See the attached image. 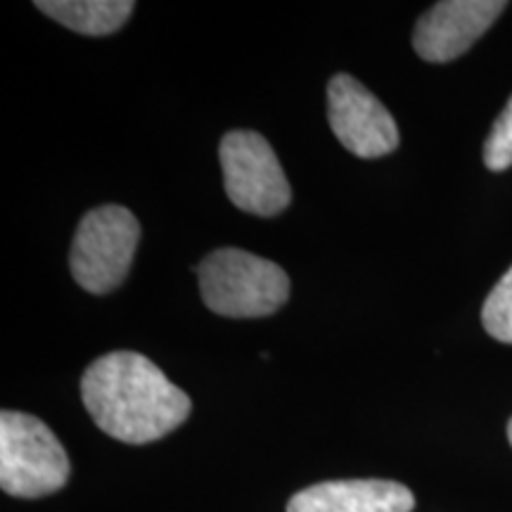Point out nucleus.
Returning <instances> with one entry per match:
<instances>
[{
    "instance_id": "f257e3e1",
    "label": "nucleus",
    "mask_w": 512,
    "mask_h": 512,
    "mask_svg": "<svg viewBox=\"0 0 512 512\" xmlns=\"http://www.w3.org/2000/svg\"><path fill=\"white\" fill-rule=\"evenodd\" d=\"M81 399L95 425L124 444H150L181 427L190 396L136 351L100 356L81 377Z\"/></svg>"
},
{
    "instance_id": "f03ea898",
    "label": "nucleus",
    "mask_w": 512,
    "mask_h": 512,
    "mask_svg": "<svg viewBox=\"0 0 512 512\" xmlns=\"http://www.w3.org/2000/svg\"><path fill=\"white\" fill-rule=\"evenodd\" d=\"M197 280L204 304L226 318H266L290 299L283 268L245 249L223 247L207 254Z\"/></svg>"
},
{
    "instance_id": "7ed1b4c3",
    "label": "nucleus",
    "mask_w": 512,
    "mask_h": 512,
    "mask_svg": "<svg viewBox=\"0 0 512 512\" xmlns=\"http://www.w3.org/2000/svg\"><path fill=\"white\" fill-rule=\"evenodd\" d=\"M69 479V458L60 439L36 415L0 413V486L15 498H43Z\"/></svg>"
},
{
    "instance_id": "20e7f679",
    "label": "nucleus",
    "mask_w": 512,
    "mask_h": 512,
    "mask_svg": "<svg viewBox=\"0 0 512 512\" xmlns=\"http://www.w3.org/2000/svg\"><path fill=\"white\" fill-rule=\"evenodd\" d=\"M140 242V223L119 204L91 209L76 228L69 266L74 280L91 294H110L131 271Z\"/></svg>"
},
{
    "instance_id": "39448f33",
    "label": "nucleus",
    "mask_w": 512,
    "mask_h": 512,
    "mask_svg": "<svg viewBox=\"0 0 512 512\" xmlns=\"http://www.w3.org/2000/svg\"><path fill=\"white\" fill-rule=\"evenodd\" d=\"M228 200L247 214L271 219L292 202L287 176L268 140L256 131H230L219 147Z\"/></svg>"
},
{
    "instance_id": "423d86ee",
    "label": "nucleus",
    "mask_w": 512,
    "mask_h": 512,
    "mask_svg": "<svg viewBox=\"0 0 512 512\" xmlns=\"http://www.w3.org/2000/svg\"><path fill=\"white\" fill-rule=\"evenodd\" d=\"M328 121L339 143L358 159L387 157L399 147L394 117L351 74H337L328 83Z\"/></svg>"
},
{
    "instance_id": "0eeeda50",
    "label": "nucleus",
    "mask_w": 512,
    "mask_h": 512,
    "mask_svg": "<svg viewBox=\"0 0 512 512\" xmlns=\"http://www.w3.org/2000/svg\"><path fill=\"white\" fill-rule=\"evenodd\" d=\"M508 8L503 0H444L418 19L413 48L425 62H451L467 53Z\"/></svg>"
},
{
    "instance_id": "6e6552de",
    "label": "nucleus",
    "mask_w": 512,
    "mask_h": 512,
    "mask_svg": "<svg viewBox=\"0 0 512 512\" xmlns=\"http://www.w3.org/2000/svg\"><path fill=\"white\" fill-rule=\"evenodd\" d=\"M413 508L411 489L387 479L320 482L306 486L287 503V512H413Z\"/></svg>"
},
{
    "instance_id": "1a4fd4ad",
    "label": "nucleus",
    "mask_w": 512,
    "mask_h": 512,
    "mask_svg": "<svg viewBox=\"0 0 512 512\" xmlns=\"http://www.w3.org/2000/svg\"><path fill=\"white\" fill-rule=\"evenodd\" d=\"M36 8L83 36H110L136 10L131 0H36Z\"/></svg>"
},
{
    "instance_id": "9d476101",
    "label": "nucleus",
    "mask_w": 512,
    "mask_h": 512,
    "mask_svg": "<svg viewBox=\"0 0 512 512\" xmlns=\"http://www.w3.org/2000/svg\"><path fill=\"white\" fill-rule=\"evenodd\" d=\"M482 323L484 330L498 342L512 344V266L486 297L482 306Z\"/></svg>"
},
{
    "instance_id": "9b49d317",
    "label": "nucleus",
    "mask_w": 512,
    "mask_h": 512,
    "mask_svg": "<svg viewBox=\"0 0 512 512\" xmlns=\"http://www.w3.org/2000/svg\"><path fill=\"white\" fill-rule=\"evenodd\" d=\"M484 164L489 171H505L512 166V98L486 136Z\"/></svg>"
},
{
    "instance_id": "f8f14e48",
    "label": "nucleus",
    "mask_w": 512,
    "mask_h": 512,
    "mask_svg": "<svg viewBox=\"0 0 512 512\" xmlns=\"http://www.w3.org/2000/svg\"><path fill=\"white\" fill-rule=\"evenodd\" d=\"M508 439H510V444H512V418L508 422Z\"/></svg>"
}]
</instances>
